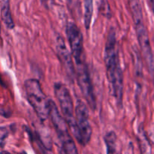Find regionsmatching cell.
I'll list each match as a JSON object with an SVG mask.
<instances>
[{
    "mask_svg": "<svg viewBox=\"0 0 154 154\" xmlns=\"http://www.w3.org/2000/svg\"><path fill=\"white\" fill-rule=\"evenodd\" d=\"M42 2V4L47 9L50 8V7L51 6L53 3V0H41Z\"/></svg>",
    "mask_w": 154,
    "mask_h": 154,
    "instance_id": "9a60e30c",
    "label": "cell"
},
{
    "mask_svg": "<svg viewBox=\"0 0 154 154\" xmlns=\"http://www.w3.org/2000/svg\"><path fill=\"white\" fill-rule=\"evenodd\" d=\"M138 142H139L141 154H151V146L147 139L144 130L139 129L138 132Z\"/></svg>",
    "mask_w": 154,
    "mask_h": 154,
    "instance_id": "4fadbf2b",
    "label": "cell"
},
{
    "mask_svg": "<svg viewBox=\"0 0 154 154\" xmlns=\"http://www.w3.org/2000/svg\"><path fill=\"white\" fill-rule=\"evenodd\" d=\"M66 33L76 65L85 62L84 36L79 27L74 22H68L66 26Z\"/></svg>",
    "mask_w": 154,
    "mask_h": 154,
    "instance_id": "ba28073f",
    "label": "cell"
},
{
    "mask_svg": "<svg viewBox=\"0 0 154 154\" xmlns=\"http://www.w3.org/2000/svg\"><path fill=\"white\" fill-rule=\"evenodd\" d=\"M20 154H27V153L26 151H22Z\"/></svg>",
    "mask_w": 154,
    "mask_h": 154,
    "instance_id": "ac0fdd59",
    "label": "cell"
},
{
    "mask_svg": "<svg viewBox=\"0 0 154 154\" xmlns=\"http://www.w3.org/2000/svg\"><path fill=\"white\" fill-rule=\"evenodd\" d=\"M75 113L78 128V137L76 141L80 145L86 147L91 140L93 129L90 122L89 108L81 99L77 101Z\"/></svg>",
    "mask_w": 154,
    "mask_h": 154,
    "instance_id": "8992f818",
    "label": "cell"
},
{
    "mask_svg": "<svg viewBox=\"0 0 154 154\" xmlns=\"http://www.w3.org/2000/svg\"><path fill=\"white\" fill-rule=\"evenodd\" d=\"M49 118L54 126L60 142V154H79L78 147L74 141L72 136L69 133L68 123L66 119L60 114L55 102L50 99Z\"/></svg>",
    "mask_w": 154,
    "mask_h": 154,
    "instance_id": "3957f363",
    "label": "cell"
},
{
    "mask_svg": "<svg viewBox=\"0 0 154 154\" xmlns=\"http://www.w3.org/2000/svg\"><path fill=\"white\" fill-rule=\"evenodd\" d=\"M1 154H11V153L10 152L7 151V150H2Z\"/></svg>",
    "mask_w": 154,
    "mask_h": 154,
    "instance_id": "e0dca14e",
    "label": "cell"
},
{
    "mask_svg": "<svg viewBox=\"0 0 154 154\" xmlns=\"http://www.w3.org/2000/svg\"><path fill=\"white\" fill-rule=\"evenodd\" d=\"M9 135V131L8 128L5 126H2L0 129V144H1V148L3 149L5 144L6 139Z\"/></svg>",
    "mask_w": 154,
    "mask_h": 154,
    "instance_id": "5bb4252c",
    "label": "cell"
},
{
    "mask_svg": "<svg viewBox=\"0 0 154 154\" xmlns=\"http://www.w3.org/2000/svg\"><path fill=\"white\" fill-rule=\"evenodd\" d=\"M26 97L37 117L42 122L49 118L50 99L44 93L40 83L37 79L29 78L23 84Z\"/></svg>",
    "mask_w": 154,
    "mask_h": 154,
    "instance_id": "277c9868",
    "label": "cell"
},
{
    "mask_svg": "<svg viewBox=\"0 0 154 154\" xmlns=\"http://www.w3.org/2000/svg\"><path fill=\"white\" fill-rule=\"evenodd\" d=\"M148 2L150 8H151V11H153L154 14V0H148Z\"/></svg>",
    "mask_w": 154,
    "mask_h": 154,
    "instance_id": "2e32d148",
    "label": "cell"
},
{
    "mask_svg": "<svg viewBox=\"0 0 154 154\" xmlns=\"http://www.w3.org/2000/svg\"><path fill=\"white\" fill-rule=\"evenodd\" d=\"M56 51L57 57L64 69L68 78L72 82L76 79V69L72 60V52H69L65 42L64 38L61 35H58L56 38Z\"/></svg>",
    "mask_w": 154,
    "mask_h": 154,
    "instance_id": "9c48e42d",
    "label": "cell"
},
{
    "mask_svg": "<svg viewBox=\"0 0 154 154\" xmlns=\"http://www.w3.org/2000/svg\"><path fill=\"white\" fill-rule=\"evenodd\" d=\"M84 22L86 29H90L93 14V0H84Z\"/></svg>",
    "mask_w": 154,
    "mask_h": 154,
    "instance_id": "7c38bea8",
    "label": "cell"
},
{
    "mask_svg": "<svg viewBox=\"0 0 154 154\" xmlns=\"http://www.w3.org/2000/svg\"><path fill=\"white\" fill-rule=\"evenodd\" d=\"M106 154H118L117 152V136L114 131H110L104 135Z\"/></svg>",
    "mask_w": 154,
    "mask_h": 154,
    "instance_id": "8fae6325",
    "label": "cell"
},
{
    "mask_svg": "<svg viewBox=\"0 0 154 154\" xmlns=\"http://www.w3.org/2000/svg\"><path fill=\"white\" fill-rule=\"evenodd\" d=\"M140 50L150 75L154 78V55L150 45L148 32L144 23L140 0H128Z\"/></svg>",
    "mask_w": 154,
    "mask_h": 154,
    "instance_id": "7a4b0ae2",
    "label": "cell"
},
{
    "mask_svg": "<svg viewBox=\"0 0 154 154\" xmlns=\"http://www.w3.org/2000/svg\"><path fill=\"white\" fill-rule=\"evenodd\" d=\"M104 61L111 93L117 105L121 108L123 98V73L120 66L119 48L114 27H111L108 30L104 51Z\"/></svg>",
    "mask_w": 154,
    "mask_h": 154,
    "instance_id": "6da1fadb",
    "label": "cell"
},
{
    "mask_svg": "<svg viewBox=\"0 0 154 154\" xmlns=\"http://www.w3.org/2000/svg\"><path fill=\"white\" fill-rule=\"evenodd\" d=\"M54 92L60 104L62 114L66 119L72 135L77 140L78 137V123L75 113H74L73 100L70 91L63 83L55 82L54 84Z\"/></svg>",
    "mask_w": 154,
    "mask_h": 154,
    "instance_id": "5b68a950",
    "label": "cell"
},
{
    "mask_svg": "<svg viewBox=\"0 0 154 154\" xmlns=\"http://www.w3.org/2000/svg\"><path fill=\"white\" fill-rule=\"evenodd\" d=\"M0 9H1V19L5 26L9 30L14 29L15 23L12 17L9 0H0Z\"/></svg>",
    "mask_w": 154,
    "mask_h": 154,
    "instance_id": "30bf717a",
    "label": "cell"
},
{
    "mask_svg": "<svg viewBox=\"0 0 154 154\" xmlns=\"http://www.w3.org/2000/svg\"><path fill=\"white\" fill-rule=\"evenodd\" d=\"M75 66L76 80L80 90L89 107L93 111H95L96 108V98L88 65L85 61Z\"/></svg>",
    "mask_w": 154,
    "mask_h": 154,
    "instance_id": "52a82bcc",
    "label": "cell"
}]
</instances>
